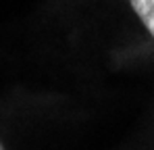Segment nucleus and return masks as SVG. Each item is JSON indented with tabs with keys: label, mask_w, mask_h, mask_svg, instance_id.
I'll return each instance as SVG.
<instances>
[{
	"label": "nucleus",
	"mask_w": 154,
	"mask_h": 150,
	"mask_svg": "<svg viewBox=\"0 0 154 150\" xmlns=\"http://www.w3.org/2000/svg\"><path fill=\"white\" fill-rule=\"evenodd\" d=\"M125 2L142 31V42L131 52H127L123 61L125 63L137 61V58H142V54L154 56V0H125Z\"/></svg>",
	"instance_id": "f257e3e1"
}]
</instances>
